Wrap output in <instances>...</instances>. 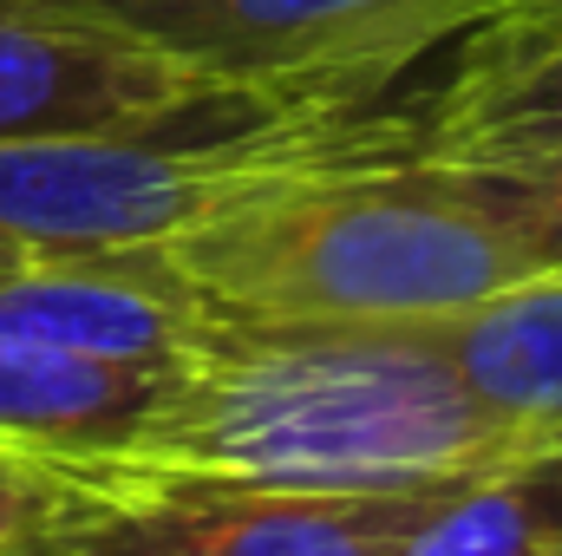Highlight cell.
<instances>
[{
    "label": "cell",
    "mask_w": 562,
    "mask_h": 556,
    "mask_svg": "<svg viewBox=\"0 0 562 556\" xmlns=\"http://www.w3.org/2000/svg\"><path fill=\"white\" fill-rule=\"evenodd\" d=\"M517 452L530 445L471 400L431 327L203 314L138 445L79 471L105 498L144 485L413 498L458 491Z\"/></svg>",
    "instance_id": "cell-1"
},
{
    "label": "cell",
    "mask_w": 562,
    "mask_h": 556,
    "mask_svg": "<svg viewBox=\"0 0 562 556\" xmlns=\"http://www.w3.org/2000/svg\"><path fill=\"white\" fill-rule=\"evenodd\" d=\"M164 256L210 314L321 327H431L537 276L504 223L431 157L373 144L360 112L321 151L177 230Z\"/></svg>",
    "instance_id": "cell-2"
},
{
    "label": "cell",
    "mask_w": 562,
    "mask_h": 556,
    "mask_svg": "<svg viewBox=\"0 0 562 556\" xmlns=\"http://www.w3.org/2000/svg\"><path fill=\"white\" fill-rule=\"evenodd\" d=\"M210 86L360 112L497 0H59Z\"/></svg>",
    "instance_id": "cell-3"
},
{
    "label": "cell",
    "mask_w": 562,
    "mask_h": 556,
    "mask_svg": "<svg viewBox=\"0 0 562 556\" xmlns=\"http://www.w3.org/2000/svg\"><path fill=\"white\" fill-rule=\"evenodd\" d=\"M262 105L281 99L210 86L59 0H0V144L177 132Z\"/></svg>",
    "instance_id": "cell-4"
},
{
    "label": "cell",
    "mask_w": 562,
    "mask_h": 556,
    "mask_svg": "<svg viewBox=\"0 0 562 556\" xmlns=\"http://www.w3.org/2000/svg\"><path fill=\"white\" fill-rule=\"evenodd\" d=\"M445 491L327 498L236 485H144L119 491L105 524L72 556H400L406 531Z\"/></svg>",
    "instance_id": "cell-5"
},
{
    "label": "cell",
    "mask_w": 562,
    "mask_h": 556,
    "mask_svg": "<svg viewBox=\"0 0 562 556\" xmlns=\"http://www.w3.org/2000/svg\"><path fill=\"white\" fill-rule=\"evenodd\" d=\"M203 301L170 269L164 243L86 249V256H26L0 276V341L132 367L183 374L203 334Z\"/></svg>",
    "instance_id": "cell-6"
},
{
    "label": "cell",
    "mask_w": 562,
    "mask_h": 556,
    "mask_svg": "<svg viewBox=\"0 0 562 556\" xmlns=\"http://www.w3.org/2000/svg\"><path fill=\"white\" fill-rule=\"evenodd\" d=\"M438 53L413 112H367L386 151L464 157L562 138V0H497Z\"/></svg>",
    "instance_id": "cell-7"
},
{
    "label": "cell",
    "mask_w": 562,
    "mask_h": 556,
    "mask_svg": "<svg viewBox=\"0 0 562 556\" xmlns=\"http://www.w3.org/2000/svg\"><path fill=\"white\" fill-rule=\"evenodd\" d=\"M177 374H132L0 341V445L46 465H105L138 445Z\"/></svg>",
    "instance_id": "cell-8"
},
{
    "label": "cell",
    "mask_w": 562,
    "mask_h": 556,
    "mask_svg": "<svg viewBox=\"0 0 562 556\" xmlns=\"http://www.w3.org/2000/svg\"><path fill=\"white\" fill-rule=\"evenodd\" d=\"M445 360L471 400L517 445L562 438V269L510 281L445 321H431Z\"/></svg>",
    "instance_id": "cell-9"
},
{
    "label": "cell",
    "mask_w": 562,
    "mask_h": 556,
    "mask_svg": "<svg viewBox=\"0 0 562 556\" xmlns=\"http://www.w3.org/2000/svg\"><path fill=\"white\" fill-rule=\"evenodd\" d=\"M400 556H562V438L445 491Z\"/></svg>",
    "instance_id": "cell-10"
},
{
    "label": "cell",
    "mask_w": 562,
    "mask_h": 556,
    "mask_svg": "<svg viewBox=\"0 0 562 556\" xmlns=\"http://www.w3.org/2000/svg\"><path fill=\"white\" fill-rule=\"evenodd\" d=\"M491 223H504L537 269H562V138L510 144V151H464L431 157Z\"/></svg>",
    "instance_id": "cell-11"
},
{
    "label": "cell",
    "mask_w": 562,
    "mask_h": 556,
    "mask_svg": "<svg viewBox=\"0 0 562 556\" xmlns=\"http://www.w3.org/2000/svg\"><path fill=\"white\" fill-rule=\"evenodd\" d=\"M112 498L79 465H46L0 445V556H72Z\"/></svg>",
    "instance_id": "cell-12"
},
{
    "label": "cell",
    "mask_w": 562,
    "mask_h": 556,
    "mask_svg": "<svg viewBox=\"0 0 562 556\" xmlns=\"http://www.w3.org/2000/svg\"><path fill=\"white\" fill-rule=\"evenodd\" d=\"M26 256H33V249H26V243H13V236H0V276H7V269H20V263H26Z\"/></svg>",
    "instance_id": "cell-13"
}]
</instances>
